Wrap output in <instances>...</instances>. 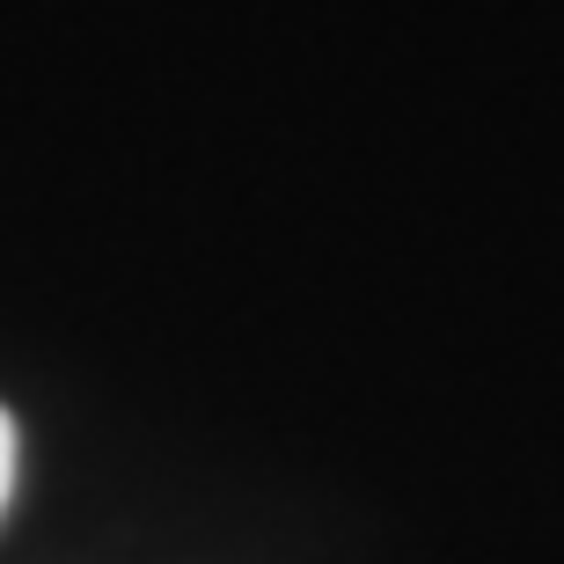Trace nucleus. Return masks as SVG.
<instances>
[{"label": "nucleus", "instance_id": "nucleus-1", "mask_svg": "<svg viewBox=\"0 0 564 564\" xmlns=\"http://www.w3.org/2000/svg\"><path fill=\"white\" fill-rule=\"evenodd\" d=\"M8 491H15V419L0 411V506H8Z\"/></svg>", "mask_w": 564, "mask_h": 564}]
</instances>
